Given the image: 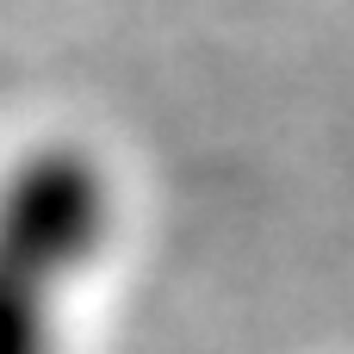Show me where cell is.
<instances>
[{
  "instance_id": "obj_1",
  "label": "cell",
  "mask_w": 354,
  "mask_h": 354,
  "mask_svg": "<svg viewBox=\"0 0 354 354\" xmlns=\"http://www.w3.org/2000/svg\"><path fill=\"white\" fill-rule=\"evenodd\" d=\"M112 230L106 174L81 149H44L0 187V354H56V311Z\"/></svg>"
}]
</instances>
